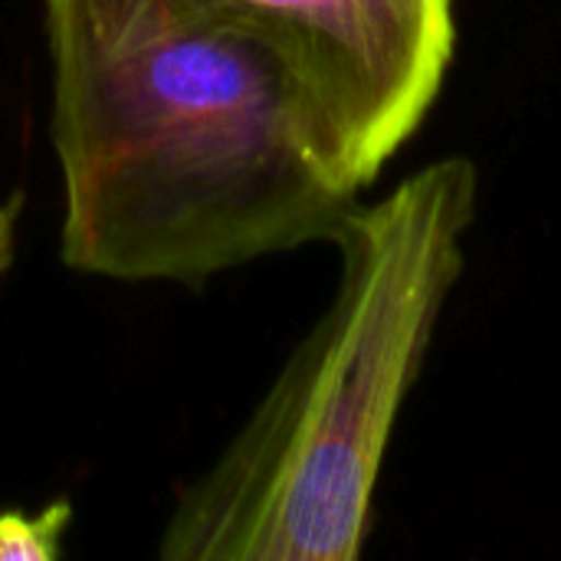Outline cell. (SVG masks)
Here are the masks:
<instances>
[{
  "instance_id": "obj_1",
  "label": "cell",
  "mask_w": 561,
  "mask_h": 561,
  "mask_svg": "<svg viewBox=\"0 0 561 561\" xmlns=\"http://www.w3.org/2000/svg\"><path fill=\"white\" fill-rule=\"evenodd\" d=\"M62 260L204 283L332 240L362 184L286 53L224 0H43Z\"/></svg>"
},
{
  "instance_id": "obj_2",
  "label": "cell",
  "mask_w": 561,
  "mask_h": 561,
  "mask_svg": "<svg viewBox=\"0 0 561 561\" xmlns=\"http://www.w3.org/2000/svg\"><path fill=\"white\" fill-rule=\"evenodd\" d=\"M480 174L463 154L355 204L332 306L230 447L174 503L164 561H355L385 457L467 263Z\"/></svg>"
},
{
  "instance_id": "obj_3",
  "label": "cell",
  "mask_w": 561,
  "mask_h": 561,
  "mask_svg": "<svg viewBox=\"0 0 561 561\" xmlns=\"http://www.w3.org/2000/svg\"><path fill=\"white\" fill-rule=\"evenodd\" d=\"M224 3L286 53L362 187L421 128L454 62V0Z\"/></svg>"
},
{
  "instance_id": "obj_4",
  "label": "cell",
  "mask_w": 561,
  "mask_h": 561,
  "mask_svg": "<svg viewBox=\"0 0 561 561\" xmlns=\"http://www.w3.org/2000/svg\"><path fill=\"white\" fill-rule=\"evenodd\" d=\"M69 506L49 503L36 516L0 513V561H49L59 556L69 526Z\"/></svg>"
},
{
  "instance_id": "obj_5",
  "label": "cell",
  "mask_w": 561,
  "mask_h": 561,
  "mask_svg": "<svg viewBox=\"0 0 561 561\" xmlns=\"http://www.w3.org/2000/svg\"><path fill=\"white\" fill-rule=\"evenodd\" d=\"M13 217H16V204L0 207V270L10 263L13 253Z\"/></svg>"
}]
</instances>
